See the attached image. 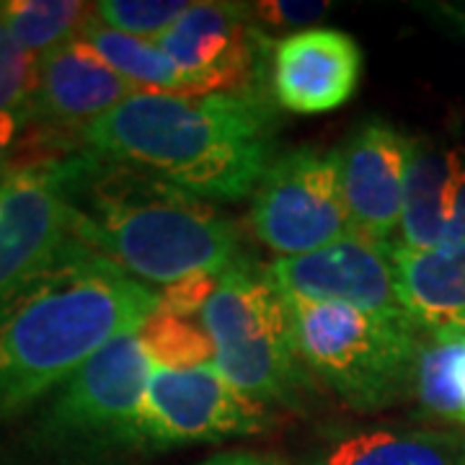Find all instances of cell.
<instances>
[{
    "label": "cell",
    "instance_id": "cell-22",
    "mask_svg": "<svg viewBox=\"0 0 465 465\" xmlns=\"http://www.w3.org/2000/svg\"><path fill=\"white\" fill-rule=\"evenodd\" d=\"M189 5L186 0H101L94 3V16L114 32L155 42Z\"/></svg>",
    "mask_w": 465,
    "mask_h": 465
},
{
    "label": "cell",
    "instance_id": "cell-12",
    "mask_svg": "<svg viewBox=\"0 0 465 465\" xmlns=\"http://www.w3.org/2000/svg\"><path fill=\"white\" fill-rule=\"evenodd\" d=\"M411 145L385 119H370L339 148L351 228L375 243H396L391 238L401 228Z\"/></svg>",
    "mask_w": 465,
    "mask_h": 465
},
{
    "label": "cell",
    "instance_id": "cell-11",
    "mask_svg": "<svg viewBox=\"0 0 465 465\" xmlns=\"http://www.w3.org/2000/svg\"><path fill=\"white\" fill-rule=\"evenodd\" d=\"M155 42L183 73L189 94L251 91L266 47L251 5L235 3H192Z\"/></svg>",
    "mask_w": 465,
    "mask_h": 465
},
{
    "label": "cell",
    "instance_id": "cell-10",
    "mask_svg": "<svg viewBox=\"0 0 465 465\" xmlns=\"http://www.w3.org/2000/svg\"><path fill=\"white\" fill-rule=\"evenodd\" d=\"M393 246L396 243H375L360 232H349L331 246L277 259L266 266V274L284 298L339 302L367 313L406 316L396 284Z\"/></svg>",
    "mask_w": 465,
    "mask_h": 465
},
{
    "label": "cell",
    "instance_id": "cell-17",
    "mask_svg": "<svg viewBox=\"0 0 465 465\" xmlns=\"http://www.w3.org/2000/svg\"><path fill=\"white\" fill-rule=\"evenodd\" d=\"M305 465H465V434L450 430H362L329 440Z\"/></svg>",
    "mask_w": 465,
    "mask_h": 465
},
{
    "label": "cell",
    "instance_id": "cell-8",
    "mask_svg": "<svg viewBox=\"0 0 465 465\" xmlns=\"http://www.w3.org/2000/svg\"><path fill=\"white\" fill-rule=\"evenodd\" d=\"M75 155H47L0 176V300L75 238L70 179Z\"/></svg>",
    "mask_w": 465,
    "mask_h": 465
},
{
    "label": "cell",
    "instance_id": "cell-21",
    "mask_svg": "<svg viewBox=\"0 0 465 465\" xmlns=\"http://www.w3.org/2000/svg\"><path fill=\"white\" fill-rule=\"evenodd\" d=\"M140 344L148 351L150 362L166 370H194L215 365V347L202 323L189 318L168 316L155 308V313L137 331Z\"/></svg>",
    "mask_w": 465,
    "mask_h": 465
},
{
    "label": "cell",
    "instance_id": "cell-24",
    "mask_svg": "<svg viewBox=\"0 0 465 465\" xmlns=\"http://www.w3.org/2000/svg\"><path fill=\"white\" fill-rule=\"evenodd\" d=\"M220 274H200V277H189L182 282H173L158 290V311H163L168 316L192 318L202 316V311L207 308L210 298L215 295Z\"/></svg>",
    "mask_w": 465,
    "mask_h": 465
},
{
    "label": "cell",
    "instance_id": "cell-1",
    "mask_svg": "<svg viewBox=\"0 0 465 465\" xmlns=\"http://www.w3.org/2000/svg\"><path fill=\"white\" fill-rule=\"evenodd\" d=\"M158 290L78 238L0 300V427L65 385L119 336L137 333Z\"/></svg>",
    "mask_w": 465,
    "mask_h": 465
},
{
    "label": "cell",
    "instance_id": "cell-15",
    "mask_svg": "<svg viewBox=\"0 0 465 465\" xmlns=\"http://www.w3.org/2000/svg\"><path fill=\"white\" fill-rule=\"evenodd\" d=\"M143 88L119 75L85 39H75L39 60L32 119L84 133Z\"/></svg>",
    "mask_w": 465,
    "mask_h": 465
},
{
    "label": "cell",
    "instance_id": "cell-14",
    "mask_svg": "<svg viewBox=\"0 0 465 465\" xmlns=\"http://www.w3.org/2000/svg\"><path fill=\"white\" fill-rule=\"evenodd\" d=\"M396 246L465 249V148L414 140Z\"/></svg>",
    "mask_w": 465,
    "mask_h": 465
},
{
    "label": "cell",
    "instance_id": "cell-26",
    "mask_svg": "<svg viewBox=\"0 0 465 465\" xmlns=\"http://www.w3.org/2000/svg\"><path fill=\"white\" fill-rule=\"evenodd\" d=\"M29 114H8L0 116V176L8 171V158H11V150L16 148L18 134L24 133V127L29 124Z\"/></svg>",
    "mask_w": 465,
    "mask_h": 465
},
{
    "label": "cell",
    "instance_id": "cell-2",
    "mask_svg": "<svg viewBox=\"0 0 465 465\" xmlns=\"http://www.w3.org/2000/svg\"><path fill=\"white\" fill-rule=\"evenodd\" d=\"M277 109L259 91H140L88 124L101 158L140 168L200 200L238 202L256 192L277 145Z\"/></svg>",
    "mask_w": 465,
    "mask_h": 465
},
{
    "label": "cell",
    "instance_id": "cell-13",
    "mask_svg": "<svg viewBox=\"0 0 465 465\" xmlns=\"http://www.w3.org/2000/svg\"><path fill=\"white\" fill-rule=\"evenodd\" d=\"M362 73L360 45L341 29L311 26L287 34L272 57V91L292 114H326L347 104Z\"/></svg>",
    "mask_w": 465,
    "mask_h": 465
},
{
    "label": "cell",
    "instance_id": "cell-3",
    "mask_svg": "<svg viewBox=\"0 0 465 465\" xmlns=\"http://www.w3.org/2000/svg\"><path fill=\"white\" fill-rule=\"evenodd\" d=\"M73 235L145 284L223 274L241 259V231L215 204L140 168L81 153L70 179Z\"/></svg>",
    "mask_w": 465,
    "mask_h": 465
},
{
    "label": "cell",
    "instance_id": "cell-19",
    "mask_svg": "<svg viewBox=\"0 0 465 465\" xmlns=\"http://www.w3.org/2000/svg\"><path fill=\"white\" fill-rule=\"evenodd\" d=\"M101 57L114 67L119 75L140 85L143 91H173V94H189V85L176 63L161 50L158 42L130 36V34L114 32L104 26L94 16L81 34Z\"/></svg>",
    "mask_w": 465,
    "mask_h": 465
},
{
    "label": "cell",
    "instance_id": "cell-5",
    "mask_svg": "<svg viewBox=\"0 0 465 465\" xmlns=\"http://www.w3.org/2000/svg\"><path fill=\"white\" fill-rule=\"evenodd\" d=\"M287 302L311 375L354 411L375 414L414 391L421 344L409 318L367 313L339 302Z\"/></svg>",
    "mask_w": 465,
    "mask_h": 465
},
{
    "label": "cell",
    "instance_id": "cell-9",
    "mask_svg": "<svg viewBox=\"0 0 465 465\" xmlns=\"http://www.w3.org/2000/svg\"><path fill=\"white\" fill-rule=\"evenodd\" d=\"M264 403L241 393L215 365L166 370L153 365L143 406V437L150 448L223 442L272 427Z\"/></svg>",
    "mask_w": 465,
    "mask_h": 465
},
{
    "label": "cell",
    "instance_id": "cell-28",
    "mask_svg": "<svg viewBox=\"0 0 465 465\" xmlns=\"http://www.w3.org/2000/svg\"><path fill=\"white\" fill-rule=\"evenodd\" d=\"M455 18H458V21L465 26V14H455Z\"/></svg>",
    "mask_w": 465,
    "mask_h": 465
},
{
    "label": "cell",
    "instance_id": "cell-16",
    "mask_svg": "<svg viewBox=\"0 0 465 465\" xmlns=\"http://www.w3.org/2000/svg\"><path fill=\"white\" fill-rule=\"evenodd\" d=\"M403 313L430 336L465 333V249L409 251L393 246Z\"/></svg>",
    "mask_w": 465,
    "mask_h": 465
},
{
    "label": "cell",
    "instance_id": "cell-6",
    "mask_svg": "<svg viewBox=\"0 0 465 465\" xmlns=\"http://www.w3.org/2000/svg\"><path fill=\"white\" fill-rule=\"evenodd\" d=\"M153 362L137 333L96 351L52 401L39 434L57 450H109L145 445L143 406Z\"/></svg>",
    "mask_w": 465,
    "mask_h": 465
},
{
    "label": "cell",
    "instance_id": "cell-18",
    "mask_svg": "<svg viewBox=\"0 0 465 465\" xmlns=\"http://www.w3.org/2000/svg\"><path fill=\"white\" fill-rule=\"evenodd\" d=\"M0 16L24 50L36 60L81 39L94 5L81 0H3Z\"/></svg>",
    "mask_w": 465,
    "mask_h": 465
},
{
    "label": "cell",
    "instance_id": "cell-25",
    "mask_svg": "<svg viewBox=\"0 0 465 465\" xmlns=\"http://www.w3.org/2000/svg\"><path fill=\"white\" fill-rule=\"evenodd\" d=\"M331 5L329 3H287V0H272V3H253L251 14L256 21L272 29H287V32H302L311 29V24L326 16Z\"/></svg>",
    "mask_w": 465,
    "mask_h": 465
},
{
    "label": "cell",
    "instance_id": "cell-7",
    "mask_svg": "<svg viewBox=\"0 0 465 465\" xmlns=\"http://www.w3.org/2000/svg\"><path fill=\"white\" fill-rule=\"evenodd\" d=\"M251 225L266 249L282 259L331 246L354 232L341 153L295 148L277 155L253 192Z\"/></svg>",
    "mask_w": 465,
    "mask_h": 465
},
{
    "label": "cell",
    "instance_id": "cell-23",
    "mask_svg": "<svg viewBox=\"0 0 465 465\" xmlns=\"http://www.w3.org/2000/svg\"><path fill=\"white\" fill-rule=\"evenodd\" d=\"M39 60L24 50L0 16V116L29 114Z\"/></svg>",
    "mask_w": 465,
    "mask_h": 465
},
{
    "label": "cell",
    "instance_id": "cell-4",
    "mask_svg": "<svg viewBox=\"0 0 465 465\" xmlns=\"http://www.w3.org/2000/svg\"><path fill=\"white\" fill-rule=\"evenodd\" d=\"M200 323L215 347V367L259 403L298 409L311 393V370L295 336L290 302L269 274L238 262L220 274Z\"/></svg>",
    "mask_w": 465,
    "mask_h": 465
},
{
    "label": "cell",
    "instance_id": "cell-27",
    "mask_svg": "<svg viewBox=\"0 0 465 465\" xmlns=\"http://www.w3.org/2000/svg\"><path fill=\"white\" fill-rule=\"evenodd\" d=\"M200 465H290L277 455H264V452H220L215 458L204 460Z\"/></svg>",
    "mask_w": 465,
    "mask_h": 465
},
{
    "label": "cell",
    "instance_id": "cell-20",
    "mask_svg": "<svg viewBox=\"0 0 465 465\" xmlns=\"http://www.w3.org/2000/svg\"><path fill=\"white\" fill-rule=\"evenodd\" d=\"M414 393L427 414L465 427V333L432 336L419 347Z\"/></svg>",
    "mask_w": 465,
    "mask_h": 465
}]
</instances>
